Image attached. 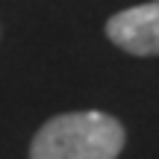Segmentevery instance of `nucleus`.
Instances as JSON below:
<instances>
[{"mask_svg": "<svg viewBox=\"0 0 159 159\" xmlns=\"http://www.w3.org/2000/svg\"><path fill=\"white\" fill-rule=\"evenodd\" d=\"M124 127L106 112H68L50 118L30 148V159H118Z\"/></svg>", "mask_w": 159, "mask_h": 159, "instance_id": "f257e3e1", "label": "nucleus"}, {"mask_svg": "<svg viewBox=\"0 0 159 159\" xmlns=\"http://www.w3.org/2000/svg\"><path fill=\"white\" fill-rule=\"evenodd\" d=\"M106 35L112 44L133 56H156L159 53V0L124 9L109 18Z\"/></svg>", "mask_w": 159, "mask_h": 159, "instance_id": "f03ea898", "label": "nucleus"}]
</instances>
